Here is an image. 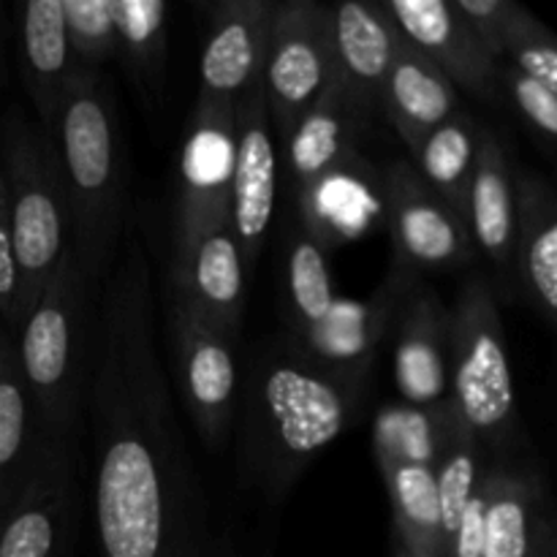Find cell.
Segmentation results:
<instances>
[{
	"instance_id": "cell-1",
	"label": "cell",
	"mask_w": 557,
	"mask_h": 557,
	"mask_svg": "<svg viewBox=\"0 0 557 557\" xmlns=\"http://www.w3.org/2000/svg\"><path fill=\"white\" fill-rule=\"evenodd\" d=\"M85 408L101 557H212L210 506L158 357L139 232H128L98 294Z\"/></svg>"
},
{
	"instance_id": "cell-2",
	"label": "cell",
	"mask_w": 557,
	"mask_h": 557,
	"mask_svg": "<svg viewBox=\"0 0 557 557\" xmlns=\"http://www.w3.org/2000/svg\"><path fill=\"white\" fill-rule=\"evenodd\" d=\"M368 381L335 373L299 351L286 335L270 337L239 362V479L281 504L305 468L362 417Z\"/></svg>"
},
{
	"instance_id": "cell-3",
	"label": "cell",
	"mask_w": 557,
	"mask_h": 557,
	"mask_svg": "<svg viewBox=\"0 0 557 557\" xmlns=\"http://www.w3.org/2000/svg\"><path fill=\"white\" fill-rule=\"evenodd\" d=\"M47 139L69 212V250L101 292L120 256L131 205L128 145L117 92L103 71H82Z\"/></svg>"
},
{
	"instance_id": "cell-4",
	"label": "cell",
	"mask_w": 557,
	"mask_h": 557,
	"mask_svg": "<svg viewBox=\"0 0 557 557\" xmlns=\"http://www.w3.org/2000/svg\"><path fill=\"white\" fill-rule=\"evenodd\" d=\"M98 294L82 275L71 250H65L14 335L22 379L49 435L79 430L90 384Z\"/></svg>"
},
{
	"instance_id": "cell-5",
	"label": "cell",
	"mask_w": 557,
	"mask_h": 557,
	"mask_svg": "<svg viewBox=\"0 0 557 557\" xmlns=\"http://www.w3.org/2000/svg\"><path fill=\"white\" fill-rule=\"evenodd\" d=\"M449 400L487 455L509 457L520 419L498 294L487 275H471L449 305Z\"/></svg>"
},
{
	"instance_id": "cell-6",
	"label": "cell",
	"mask_w": 557,
	"mask_h": 557,
	"mask_svg": "<svg viewBox=\"0 0 557 557\" xmlns=\"http://www.w3.org/2000/svg\"><path fill=\"white\" fill-rule=\"evenodd\" d=\"M0 174L27 319L69 250V212L52 141L22 107H9L0 120Z\"/></svg>"
},
{
	"instance_id": "cell-7",
	"label": "cell",
	"mask_w": 557,
	"mask_h": 557,
	"mask_svg": "<svg viewBox=\"0 0 557 557\" xmlns=\"http://www.w3.org/2000/svg\"><path fill=\"white\" fill-rule=\"evenodd\" d=\"M166 341L174 384L207 451L232 441L239 400V343L166 292Z\"/></svg>"
},
{
	"instance_id": "cell-8",
	"label": "cell",
	"mask_w": 557,
	"mask_h": 557,
	"mask_svg": "<svg viewBox=\"0 0 557 557\" xmlns=\"http://www.w3.org/2000/svg\"><path fill=\"white\" fill-rule=\"evenodd\" d=\"M335 74L332 11L319 0L275 3L261 85L277 141L292 134Z\"/></svg>"
},
{
	"instance_id": "cell-9",
	"label": "cell",
	"mask_w": 557,
	"mask_h": 557,
	"mask_svg": "<svg viewBox=\"0 0 557 557\" xmlns=\"http://www.w3.org/2000/svg\"><path fill=\"white\" fill-rule=\"evenodd\" d=\"M79 495L76 433L47 435L0 520V557H69Z\"/></svg>"
},
{
	"instance_id": "cell-10",
	"label": "cell",
	"mask_w": 557,
	"mask_h": 557,
	"mask_svg": "<svg viewBox=\"0 0 557 557\" xmlns=\"http://www.w3.org/2000/svg\"><path fill=\"white\" fill-rule=\"evenodd\" d=\"M381 218L392 239V261L417 275L460 270L476 259L466 221L406 158L381 169Z\"/></svg>"
},
{
	"instance_id": "cell-11",
	"label": "cell",
	"mask_w": 557,
	"mask_h": 557,
	"mask_svg": "<svg viewBox=\"0 0 557 557\" xmlns=\"http://www.w3.org/2000/svg\"><path fill=\"white\" fill-rule=\"evenodd\" d=\"M422 281V275L389 261L384 281L368 299L337 297L324 321H319L313 330L299 335L283 332V335L324 368L370 381L375 357L395 330L403 302Z\"/></svg>"
},
{
	"instance_id": "cell-12",
	"label": "cell",
	"mask_w": 557,
	"mask_h": 557,
	"mask_svg": "<svg viewBox=\"0 0 557 557\" xmlns=\"http://www.w3.org/2000/svg\"><path fill=\"white\" fill-rule=\"evenodd\" d=\"M234 139H237V103L196 98L180 152L174 239L194 237L205 228L228 223Z\"/></svg>"
},
{
	"instance_id": "cell-13",
	"label": "cell",
	"mask_w": 557,
	"mask_h": 557,
	"mask_svg": "<svg viewBox=\"0 0 557 557\" xmlns=\"http://www.w3.org/2000/svg\"><path fill=\"white\" fill-rule=\"evenodd\" d=\"M281 141L272 128L261 79L237 103L228 223L248 270L261 259L281 194Z\"/></svg>"
},
{
	"instance_id": "cell-14",
	"label": "cell",
	"mask_w": 557,
	"mask_h": 557,
	"mask_svg": "<svg viewBox=\"0 0 557 557\" xmlns=\"http://www.w3.org/2000/svg\"><path fill=\"white\" fill-rule=\"evenodd\" d=\"M375 112L379 109L359 98L341 74H332L324 92L281 141V180L292 205L326 172L359 156V141L368 134Z\"/></svg>"
},
{
	"instance_id": "cell-15",
	"label": "cell",
	"mask_w": 557,
	"mask_h": 557,
	"mask_svg": "<svg viewBox=\"0 0 557 557\" xmlns=\"http://www.w3.org/2000/svg\"><path fill=\"white\" fill-rule=\"evenodd\" d=\"M245 288L248 267L228 223L174 239L166 292L234 343L243 335Z\"/></svg>"
},
{
	"instance_id": "cell-16",
	"label": "cell",
	"mask_w": 557,
	"mask_h": 557,
	"mask_svg": "<svg viewBox=\"0 0 557 557\" xmlns=\"http://www.w3.org/2000/svg\"><path fill=\"white\" fill-rule=\"evenodd\" d=\"M400 38L441 71L457 92L493 101L500 92V60L473 33L455 0H381Z\"/></svg>"
},
{
	"instance_id": "cell-17",
	"label": "cell",
	"mask_w": 557,
	"mask_h": 557,
	"mask_svg": "<svg viewBox=\"0 0 557 557\" xmlns=\"http://www.w3.org/2000/svg\"><path fill=\"white\" fill-rule=\"evenodd\" d=\"M275 0H223L212 9L199 63V101L239 103L261 79Z\"/></svg>"
},
{
	"instance_id": "cell-18",
	"label": "cell",
	"mask_w": 557,
	"mask_h": 557,
	"mask_svg": "<svg viewBox=\"0 0 557 557\" xmlns=\"http://www.w3.org/2000/svg\"><path fill=\"white\" fill-rule=\"evenodd\" d=\"M16 65L36 109L38 128L52 136L63 101L85 69H79L65 33L63 0H25L14 9Z\"/></svg>"
},
{
	"instance_id": "cell-19",
	"label": "cell",
	"mask_w": 557,
	"mask_h": 557,
	"mask_svg": "<svg viewBox=\"0 0 557 557\" xmlns=\"http://www.w3.org/2000/svg\"><path fill=\"white\" fill-rule=\"evenodd\" d=\"M449 305L435 288L419 283L403 302L395 321V386L400 403L413 408H435L449 400Z\"/></svg>"
},
{
	"instance_id": "cell-20",
	"label": "cell",
	"mask_w": 557,
	"mask_h": 557,
	"mask_svg": "<svg viewBox=\"0 0 557 557\" xmlns=\"http://www.w3.org/2000/svg\"><path fill=\"white\" fill-rule=\"evenodd\" d=\"M482 531V557H531L549 522L539 476L495 457L473 495Z\"/></svg>"
},
{
	"instance_id": "cell-21",
	"label": "cell",
	"mask_w": 557,
	"mask_h": 557,
	"mask_svg": "<svg viewBox=\"0 0 557 557\" xmlns=\"http://www.w3.org/2000/svg\"><path fill=\"white\" fill-rule=\"evenodd\" d=\"M466 226L476 253L490 261L500 283L517 286V172L493 128H482L476 169L468 188Z\"/></svg>"
},
{
	"instance_id": "cell-22",
	"label": "cell",
	"mask_w": 557,
	"mask_h": 557,
	"mask_svg": "<svg viewBox=\"0 0 557 557\" xmlns=\"http://www.w3.org/2000/svg\"><path fill=\"white\" fill-rule=\"evenodd\" d=\"M292 212L326 250L362 237L381 218V169L359 152L351 161L326 172Z\"/></svg>"
},
{
	"instance_id": "cell-23",
	"label": "cell",
	"mask_w": 557,
	"mask_h": 557,
	"mask_svg": "<svg viewBox=\"0 0 557 557\" xmlns=\"http://www.w3.org/2000/svg\"><path fill=\"white\" fill-rule=\"evenodd\" d=\"M515 281L557 330V190L536 172L517 174Z\"/></svg>"
},
{
	"instance_id": "cell-24",
	"label": "cell",
	"mask_w": 557,
	"mask_h": 557,
	"mask_svg": "<svg viewBox=\"0 0 557 557\" xmlns=\"http://www.w3.org/2000/svg\"><path fill=\"white\" fill-rule=\"evenodd\" d=\"M379 109L386 114L406 150L462 112L457 87L403 38L381 87Z\"/></svg>"
},
{
	"instance_id": "cell-25",
	"label": "cell",
	"mask_w": 557,
	"mask_h": 557,
	"mask_svg": "<svg viewBox=\"0 0 557 557\" xmlns=\"http://www.w3.org/2000/svg\"><path fill=\"white\" fill-rule=\"evenodd\" d=\"M335 74L348 87L379 109L389 65L400 47V33L386 16L384 5L370 0H343L330 5Z\"/></svg>"
},
{
	"instance_id": "cell-26",
	"label": "cell",
	"mask_w": 557,
	"mask_h": 557,
	"mask_svg": "<svg viewBox=\"0 0 557 557\" xmlns=\"http://www.w3.org/2000/svg\"><path fill=\"white\" fill-rule=\"evenodd\" d=\"M277 299L286 335L313 330L337 299L326 248L299 223L294 212L283 221Z\"/></svg>"
},
{
	"instance_id": "cell-27",
	"label": "cell",
	"mask_w": 557,
	"mask_h": 557,
	"mask_svg": "<svg viewBox=\"0 0 557 557\" xmlns=\"http://www.w3.org/2000/svg\"><path fill=\"white\" fill-rule=\"evenodd\" d=\"M482 128L471 114L457 112L422 141L408 150V161L419 177L466 221L468 188H471L473 169H476Z\"/></svg>"
},
{
	"instance_id": "cell-28",
	"label": "cell",
	"mask_w": 557,
	"mask_h": 557,
	"mask_svg": "<svg viewBox=\"0 0 557 557\" xmlns=\"http://www.w3.org/2000/svg\"><path fill=\"white\" fill-rule=\"evenodd\" d=\"M47 435L14 351L0 375V520L30 473Z\"/></svg>"
},
{
	"instance_id": "cell-29",
	"label": "cell",
	"mask_w": 557,
	"mask_h": 557,
	"mask_svg": "<svg viewBox=\"0 0 557 557\" xmlns=\"http://www.w3.org/2000/svg\"><path fill=\"white\" fill-rule=\"evenodd\" d=\"M490 460L487 449L482 441L462 424L457 417L455 406L449 400V411H446L444 430H441L438 451H435V487H438V509H441V536H444V557L446 547L451 542L457 522H460L462 511L471 504L476 495L479 484H482L484 471H487Z\"/></svg>"
},
{
	"instance_id": "cell-30",
	"label": "cell",
	"mask_w": 557,
	"mask_h": 557,
	"mask_svg": "<svg viewBox=\"0 0 557 557\" xmlns=\"http://www.w3.org/2000/svg\"><path fill=\"white\" fill-rule=\"evenodd\" d=\"M112 20L117 60L147 96H156L166 76L172 5L163 0H112Z\"/></svg>"
},
{
	"instance_id": "cell-31",
	"label": "cell",
	"mask_w": 557,
	"mask_h": 557,
	"mask_svg": "<svg viewBox=\"0 0 557 557\" xmlns=\"http://www.w3.org/2000/svg\"><path fill=\"white\" fill-rule=\"evenodd\" d=\"M500 49H504L500 63L509 60V65H515L520 74L557 96V36L539 16L511 0L506 9Z\"/></svg>"
},
{
	"instance_id": "cell-32",
	"label": "cell",
	"mask_w": 557,
	"mask_h": 557,
	"mask_svg": "<svg viewBox=\"0 0 557 557\" xmlns=\"http://www.w3.org/2000/svg\"><path fill=\"white\" fill-rule=\"evenodd\" d=\"M63 14L71 52L79 69L103 71V65L117 60L112 0H63Z\"/></svg>"
},
{
	"instance_id": "cell-33",
	"label": "cell",
	"mask_w": 557,
	"mask_h": 557,
	"mask_svg": "<svg viewBox=\"0 0 557 557\" xmlns=\"http://www.w3.org/2000/svg\"><path fill=\"white\" fill-rule=\"evenodd\" d=\"M498 85L500 92L509 96V101L515 103L517 112H520L539 134L557 141V96L553 90L542 87L539 82L528 79L525 74H520V71L509 63H500Z\"/></svg>"
},
{
	"instance_id": "cell-34",
	"label": "cell",
	"mask_w": 557,
	"mask_h": 557,
	"mask_svg": "<svg viewBox=\"0 0 557 557\" xmlns=\"http://www.w3.org/2000/svg\"><path fill=\"white\" fill-rule=\"evenodd\" d=\"M25 321L22 310V277L16 264L14 234H11L9 201H5V183L0 174V324L16 335Z\"/></svg>"
},
{
	"instance_id": "cell-35",
	"label": "cell",
	"mask_w": 557,
	"mask_h": 557,
	"mask_svg": "<svg viewBox=\"0 0 557 557\" xmlns=\"http://www.w3.org/2000/svg\"><path fill=\"white\" fill-rule=\"evenodd\" d=\"M531 557H557V520L549 517L547 528H544L542 539H539L536 549H533Z\"/></svg>"
},
{
	"instance_id": "cell-36",
	"label": "cell",
	"mask_w": 557,
	"mask_h": 557,
	"mask_svg": "<svg viewBox=\"0 0 557 557\" xmlns=\"http://www.w3.org/2000/svg\"><path fill=\"white\" fill-rule=\"evenodd\" d=\"M14 351H16L14 335H11V332L0 324V375H3L5 364H9L11 357H14Z\"/></svg>"
},
{
	"instance_id": "cell-37",
	"label": "cell",
	"mask_w": 557,
	"mask_h": 557,
	"mask_svg": "<svg viewBox=\"0 0 557 557\" xmlns=\"http://www.w3.org/2000/svg\"><path fill=\"white\" fill-rule=\"evenodd\" d=\"M3 47H5V14L0 5V76H3Z\"/></svg>"
},
{
	"instance_id": "cell-38",
	"label": "cell",
	"mask_w": 557,
	"mask_h": 557,
	"mask_svg": "<svg viewBox=\"0 0 557 557\" xmlns=\"http://www.w3.org/2000/svg\"><path fill=\"white\" fill-rule=\"evenodd\" d=\"M392 557H408L406 553H403V549L400 547H395V555H392Z\"/></svg>"
}]
</instances>
